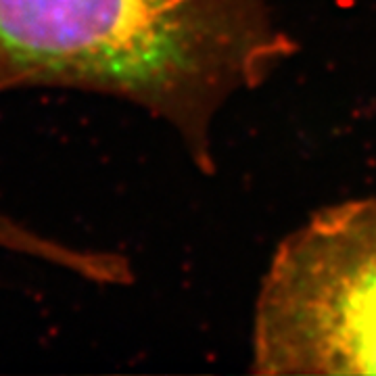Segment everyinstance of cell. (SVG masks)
Wrapping results in <instances>:
<instances>
[{
	"label": "cell",
	"mask_w": 376,
	"mask_h": 376,
	"mask_svg": "<svg viewBox=\"0 0 376 376\" xmlns=\"http://www.w3.org/2000/svg\"><path fill=\"white\" fill-rule=\"evenodd\" d=\"M295 42L265 0H0V92L115 96L168 124L213 170V125Z\"/></svg>",
	"instance_id": "6da1fadb"
},
{
	"label": "cell",
	"mask_w": 376,
	"mask_h": 376,
	"mask_svg": "<svg viewBox=\"0 0 376 376\" xmlns=\"http://www.w3.org/2000/svg\"><path fill=\"white\" fill-rule=\"evenodd\" d=\"M251 351L255 375H376V196L324 207L278 245Z\"/></svg>",
	"instance_id": "7a4b0ae2"
},
{
	"label": "cell",
	"mask_w": 376,
	"mask_h": 376,
	"mask_svg": "<svg viewBox=\"0 0 376 376\" xmlns=\"http://www.w3.org/2000/svg\"><path fill=\"white\" fill-rule=\"evenodd\" d=\"M0 249L34 257L44 263H59L65 255V245L57 239L44 237L38 230L0 215Z\"/></svg>",
	"instance_id": "3957f363"
}]
</instances>
